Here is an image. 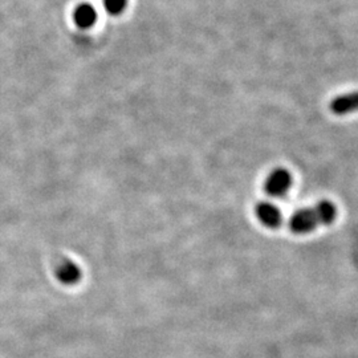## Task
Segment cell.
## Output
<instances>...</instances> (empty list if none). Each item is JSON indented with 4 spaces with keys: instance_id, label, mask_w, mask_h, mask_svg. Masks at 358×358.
Instances as JSON below:
<instances>
[{
    "instance_id": "cell-1",
    "label": "cell",
    "mask_w": 358,
    "mask_h": 358,
    "mask_svg": "<svg viewBox=\"0 0 358 358\" xmlns=\"http://www.w3.org/2000/svg\"><path fill=\"white\" fill-rule=\"evenodd\" d=\"M337 207L330 201H321L309 208L296 211L290 219V232L304 235L315 231L319 226H329L336 221Z\"/></svg>"
},
{
    "instance_id": "cell-7",
    "label": "cell",
    "mask_w": 358,
    "mask_h": 358,
    "mask_svg": "<svg viewBox=\"0 0 358 358\" xmlns=\"http://www.w3.org/2000/svg\"><path fill=\"white\" fill-rule=\"evenodd\" d=\"M126 3H128V0H103L105 10L112 15L121 14L125 10Z\"/></svg>"
},
{
    "instance_id": "cell-2",
    "label": "cell",
    "mask_w": 358,
    "mask_h": 358,
    "mask_svg": "<svg viewBox=\"0 0 358 358\" xmlns=\"http://www.w3.org/2000/svg\"><path fill=\"white\" fill-rule=\"evenodd\" d=\"M292 182H293V178H292L290 171L283 169V168H277L271 171L270 175L267 177V179L264 182V191L270 197L279 198L288 192V190L292 186Z\"/></svg>"
},
{
    "instance_id": "cell-3",
    "label": "cell",
    "mask_w": 358,
    "mask_h": 358,
    "mask_svg": "<svg viewBox=\"0 0 358 358\" xmlns=\"http://www.w3.org/2000/svg\"><path fill=\"white\" fill-rule=\"evenodd\" d=\"M255 214L263 226L276 230L283 223V214L276 206L270 202H259L255 206Z\"/></svg>"
},
{
    "instance_id": "cell-4",
    "label": "cell",
    "mask_w": 358,
    "mask_h": 358,
    "mask_svg": "<svg viewBox=\"0 0 358 358\" xmlns=\"http://www.w3.org/2000/svg\"><path fill=\"white\" fill-rule=\"evenodd\" d=\"M329 109L336 116H345L358 110V92L337 96L329 103Z\"/></svg>"
},
{
    "instance_id": "cell-5",
    "label": "cell",
    "mask_w": 358,
    "mask_h": 358,
    "mask_svg": "<svg viewBox=\"0 0 358 358\" xmlns=\"http://www.w3.org/2000/svg\"><path fill=\"white\" fill-rule=\"evenodd\" d=\"M54 275L61 284L74 286L81 279V268L74 261L66 260L56 267Z\"/></svg>"
},
{
    "instance_id": "cell-6",
    "label": "cell",
    "mask_w": 358,
    "mask_h": 358,
    "mask_svg": "<svg viewBox=\"0 0 358 358\" xmlns=\"http://www.w3.org/2000/svg\"><path fill=\"white\" fill-rule=\"evenodd\" d=\"M97 20V12L96 10L88 4H80L74 11V21L81 28H90Z\"/></svg>"
}]
</instances>
